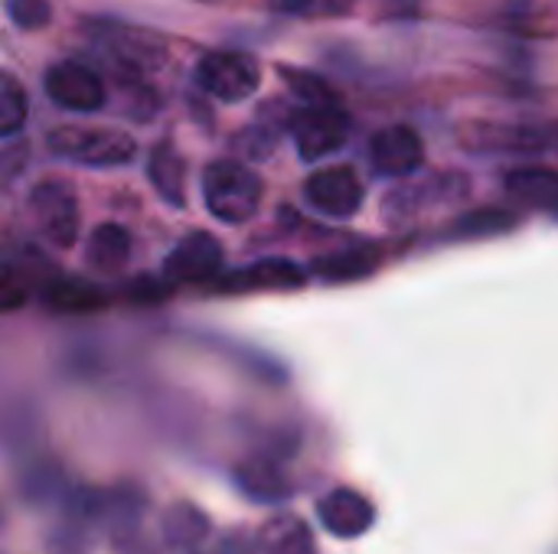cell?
I'll use <instances>...</instances> for the list:
<instances>
[{"instance_id": "cell-6", "label": "cell", "mask_w": 558, "mask_h": 554, "mask_svg": "<svg viewBox=\"0 0 558 554\" xmlns=\"http://www.w3.org/2000/svg\"><path fill=\"white\" fill-rule=\"evenodd\" d=\"M258 62L245 52H209L196 62V85L219 101H242L258 88Z\"/></svg>"}, {"instance_id": "cell-29", "label": "cell", "mask_w": 558, "mask_h": 554, "mask_svg": "<svg viewBox=\"0 0 558 554\" xmlns=\"http://www.w3.org/2000/svg\"><path fill=\"white\" fill-rule=\"evenodd\" d=\"M553 150L558 153V127H553Z\"/></svg>"}, {"instance_id": "cell-13", "label": "cell", "mask_w": 558, "mask_h": 554, "mask_svg": "<svg viewBox=\"0 0 558 554\" xmlns=\"http://www.w3.org/2000/svg\"><path fill=\"white\" fill-rule=\"evenodd\" d=\"M235 480V490L255 503V506H284L291 496H294V487L291 480L281 473L278 460L271 457H252V460H242L232 473Z\"/></svg>"}, {"instance_id": "cell-14", "label": "cell", "mask_w": 558, "mask_h": 554, "mask_svg": "<svg viewBox=\"0 0 558 554\" xmlns=\"http://www.w3.org/2000/svg\"><path fill=\"white\" fill-rule=\"evenodd\" d=\"M471 137H464L474 150H497V153H536L553 144V131L543 127H510V124H471Z\"/></svg>"}, {"instance_id": "cell-2", "label": "cell", "mask_w": 558, "mask_h": 554, "mask_svg": "<svg viewBox=\"0 0 558 554\" xmlns=\"http://www.w3.org/2000/svg\"><path fill=\"white\" fill-rule=\"evenodd\" d=\"M56 157L88 163V167H121L137 153V144L124 131H95V127H56L46 137Z\"/></svg>"}, {"instance_id": "cell-27", "label": "cell", "mask_w": 558, "mask_h": 554, "mask_svg": "<svg viewBox=\"0 0 558 554\" xmlns=\"http://www.w3.org/2000/svg\"><path fill=\"white\" fill-rule=\"evenodd\" d=\"M7 13L20 29H39L52 20V10L46 0H7Z\"/></svg>"}, {"instance_id": "cell-26", "label": "cell", "mask_w": 558, "mask_h": 554, "mask_svg": "<svg viewBox=\"0 0 558 554\" xmlns=\"http://www.w3.org/2000/svg\"><path fill=\"white\" fill-rule=\"evenodd\" d=\"M278 72H281V78H288V85H291L307 104H327V101H333V91H330V85H327L320 75L304 72V69H294V65H281Z\"/></svg>"}, {"instance_id": "cell-7", "label": "cell", "mask_w": 558, "mask_h": 554, "mask_svg": "<svg viewBox=\"0 0 558 554\" xmlns=\"http://www.w3.org/2000/svg\"><path fill=\"white\" fill-rule=\"evenodd\" d=\"M317 519L333 539L353 542L376 526V506L363 493L350 487H337L317 500Z\"/></svg>"}, {"instance_id": "cell-20", "label": "cell", "mask_w": 558, "mask_h": 554, "mask_svg": "<svg viewBox=\"0 0 558 554\" xmlns=\"http://www.w3.org/2000/svg\"><path fill=\"white\" fill-rule=\"evenodd\" d=\"M262 554H317L314 535L304 519L298 516H275L258 532Z\"/></svg>"}, {"instance_id": "cell-17", "label": "cell", "mask_w": 558, "mask_h": 554, "mask_svg": "<svg viewBox=\"0 0 558 554\" xmlns=\"http://www.w3.org/2000/svg\"><path fill=\"white\" fill-rule=\"evenodd\" d=\"M128 258H131V235L114 222L98 225L85 242V264L95 274H118L128 264Z\"/></svg>"}, {"instance_id": "cell-3", "label": "cell", "mask_w": 558, "mask_h": 554, "mask_svg": "<svg viewBox=\"0 0 558 554\" xmlns=\"http://www.w3.org/2000/svg\"><path fill=\"white\" fill-rule=\"evenodd\" d=\"M468 193H471V180L461 176V173H445V176H432L425 183L396 186L383 199V222L386 225H396V229L399 225H409L428 206H454Z\"/></svg>"}, {"instance_id": "cell-10", "label": "cell", "mask_w": 558, "mask_h": 554, "mask_svg": "<svg viewBox=\"0 0 558 554\" xmlns=\"http://www.w3.org/2000/svg\"><path fill=\"white\" fill-rule=\"evenodd\" d=\"M222 268V245L209 232L186 235L163 261V274L177 284H199L216 278Z\"/></svg>"}, {"instance_id": "cell-24", "label": "cell", "mask_w": 558, "mask_h": 554, "mask_svg": "<svg viewBox=\"0 0 558 554\" xmlns=\"http://www.w3.org/2000/svg\"><path fill=\"white\" fill-rule=\"evenodd\" d=\"M23 121H26V95L16 85V78L7 72L0 78V134L13 137L23 127Z\"/></svg>"}, {"instance_id": "cell-18", "label": "cell", "mask_w": 558, "mask_h": 554, "mask_svg": "<svg viewBox=\"0 0 558 554\" xmlns=\"http://www.w3.org/2000/svg\"><path fill=\"white\" fill-rule=\"evenodd\" d=\"M507 193L530 206V209H549L558 212V173L546 167H526V170H513L507 176Z\"/></svg>"}, {"instance_id": "cell-5", "label": "cell", "mask_w": 558, "mask_h": 554, "mask_svg": "<svg viewBox=\"0 0 558 554\" xmlns=\"http://www.w3.org/2000/svg\"><path fill=\"white\" fill-rule=\"evenodd\" d=\"M29 212L36 229L56 248H72L78 238V202L72 189L59 180H43L29 193Z\"/></svg>"}, {"instance_id": "cell-21", "label": "cell", "mask_w": 558, "mask_h": 554, "mask_svg": "<svg viewBox=\"0 0 558 554\" xmlns=\"http://www.w3.org/2000/svg\"><path fill=\"white\" fill-rule=\"evenodd\" d=\"M108 46H111L114 59H121L131 69H157V65H163V56H167L163 39H157L144 29H128V26L111 29Z\"/></svg>"}, {"instance_id": "cell-23", "label": "cell", "mask_w": 558, "mask_h": 554, "mask_svg": "<svg viewBox=\"0 0 558 554\" xmlns=\"http://www.w3.org/2000/svg\"><path fill=\"white\" fill-rule=\"evenodd\" d=\"M517 229V216L504 212V209H477V212H464L451 222L448 235L451 238H487V235H500Z\"/></svg>"}, {"instance_id": "cell-22", "label": "cell", "mask_w": 558, "mask_h": 554, "mask_svg": "<svg viewBox=\"0 0 558 554\" xmlns=\"http://www.w3.org/2000/svg\"><path fill=\"white\" fill-rule=\"evenodd\" d=\"M46 304L59 313H88L105 307V294L78 278H59L46 287Z\"/></svg>"}, {"instance_id": "cell-9", "label": "cell", "mask_w": 558, "mask_h": 554, "mask_svg": "<svg viewBox=\"0 0 558 554\" xmlns=\"http://www.w3.org/2000/svg\"><path fill=\"white\" fill-rule=\"evenodd\" d=\"M304 196L317 212L330 219H350L363 206V183L350 167H327L304 183Z\"/></svg>"}, {"instance_id": "cell-25", "label": "cell", "mask_w": 558, "mask_h": 554, "mask_svg": "<svg viewBox=\"0 0 558 554\" xmlns=\"http://www.w3.org/2000/svg\"><path fill=\"white\" fill-rule=\"evenodd\" d=\"M278 150V134L268 124H248L235 134V153L242 160H268Z\"/></svg>"}, {"instance_id": "cell-12", "label": "cell", "mask_w": 558, "mask_h": 554, "mask_svg": "<svg viewBox=\"0 0 558 554\" xmlns=\"http://www.w3.org/2000/svg\"><path fill=\"white\" fill-rule=\"evenodd\" d=\"M307 281L301 264L291 258H265L235 274H226L216 287L222 294H248V291H298Z\"/></svg>"}, {"instance_id": "cell-11", "label": "cell", "mask_w": 558, "mask_h": 554, "mask_svg": "<svg viewBox=\"0 0 558 554\" xmlns=\"http://www.w3.org/2000/svg\"><path fill=\"white\" fill-rule=\"evenodd\" d=\"M369 160L379 173L386 176H409L425 163V144L422 137L405 127H383L373 140H369Z\"/></svg>"}, {"instance_id": "cell-1", "label": "cell", "mask_w": 558, "mask_h": 554, "mask_svg": "<svg viewBox=\"0 0 558 554\" xmlns=\"http://www.w3.org/2000/svg\"><path fill=\"white\" fill-rule=\"evenodd\" d=\"M262 193H265V186H262L258 173L252 167H245L242 160H216L203 173L206 209L226 225L248 222L262 206Z\"/></svg>"}, {"instance_id": "cell-19", "label": "cell", "mask_w": 558, "mask_h": 554, "mask_svg": "<svg viewBox=\"0 0 558 554\" xmlns=\"http://www.w3.org/2000/svg\"><path fill=\"white\" fill-rule=\"evenodd\" d=\"M150 180L154 189L160 193V199L167 206H183L186 202V163L180 157V150L173 147V140H160L150 153Z\"/></svg>"}, {"instance_id": "cell-28", "label": "cell", "mask_w": 558, "mask_h": 554, "mask_svg": "<svg viewBox=\"0 0 558 554\" xmlns=\"http://www.w3.org/2000/svg\"><path fill=\"white\" fill-rule=\"evenodd\" d=\"M356 0H281V10L298 16H347Z\"/></svg>"}, {"instance_id": "cell-16", "label": "cell", "mask_w": 558, "mask_h": 554, "mask_svg": "<svg viewBox=\"0 0 558 554\" xmlns=\"http://www.w3.org/2000/svg\"><path fill=\"white\" fill-rule=\"evenodd\" d=\"M209 519L193 503H173L160 516V539L173 552H196L209 539Z\"/></svg>"}, {"instance_id": "cell-8", "label": "cell", "mask_w": 558, "mask_h": 554, "mask_svg": "<svg viewBox=\"0 0 558 554\" xmlns=\"http://www.w3.org/2000/svg\"><path fill=\"white\" fill-rule=\"evenodd\" d=\"M46 95L65 111H98L105 104V82L88 65L62 59L46 72Z\"/></svg>"}, {"instance_id": "cell-4", "label": "cell", "mask_w": 558, "mask_h": 554, "mask_svg": "<svg viewBox=\"0 0 558 554\" xmlns=\"http://www.w3.org/2000/svg\"><path fill=\"white\" fill-rule=\"evenodd\" d=\"M294 147L304 160H324L327 153L340 150L350 137V114L337 104H307L291 114Z\"/></svg>"}, {"instance_id": "cell-15", "label": "cell", "mask_w": 558, "mask_h": 554, "mask_svg": "<svg viewBox=\"0 0 558 554\" xmlns=\"http://www.w3.org/2000/svg\"><path fill=\"white\" fill-rule=\"evenodd\" d=\"M383 264V248L379 245H350V248H337L330 255L314 258L311 271L314 278L327 281V284H347V281H360L366 274H373Z\"/></svg>"}]
</instances>
